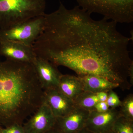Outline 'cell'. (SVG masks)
<instances>
[{"instance_id": "6", "label": "cell", "mask_w": 133, "mask_h": 133, "mask_svg": "<svg viewBox=\"0 0 133 133\" xmlns=\"http://www.w3.org/2000/svg\"><path fill=\"white\" fill-rule=\"evenodd\" d=\"M56 118L43 101L23 127L25 133H46L55 127Z\"/></svg>"}, {"instance_id": "18", "label": "cell", "mask_w": 133, "mask_h": 133, "mask_svg": "<svg viewBox=\"0 0 133 133\" xmlns=\"http://www.w3.org/2000/svg\"><path fill=\"white\" fill-rule=\"evenodd\" d=\"M2 133H25L22 125L15 124L2 129Z\"/></svg>"}, {"instance_id": "11", "label": "cell", "mask_w": 133, "mask_h": 133, "mask_svg": "<svg viewBox=\"0 0 133 133\" xmlns=\"http://www.w3.org/2000/svg\"><path fill=\"white\" fill-rule=\"evenodd\" d=\"M120 116L119 111L110 108L104 112H90L85 127L94 133H103L111 131L117 118Z\"/></svg>"}, {"instance_id": "14", "label": "cell", "mask_w": 133, "mask_h": 133, "mask_svg": "<svg viewBox=\"0 0 133 133\" xmlns=\"http://www.w3.org/2000/svg\"><path fill=\"white\" fill-rule=\"evenodd\" d=\"M76 107L90 112L95 105L99 102L97 93L84 91L74 100Z\"/></svg>"}, {"instance_id": "23", "label": "cell", "mask_w": 133, "mask_h": 133, "mask_svg": "<svg viewBox=\"0 0 133 133\" xmlns=\"http://www.w3.org/2000/svg\"><path fill=\"white\" fill-rule=\"evenodd\" d=\"M103 133H114L112 131H107V132H105Z\"/></svg>"}, {"instance_id": "15", "label": "cell", "mask_w": 133, "mask_h": 133, "mask_svg": "<svg viewBox=\"0 0 133 133\" xmlns=\"http://www.w3.org/2000/svg\"><path fill=\"white\" fill-rule=\"evenodd\" d=\"M111 131L114 133H133V121L120 116L114 122Z\"/></svg>"}, {"instance_id": "8", "label": "cell", "mask_w": 133, "mask_h": 133, "mask_svg": "<svg viewBox=\"0 0 133 133\" xmlns=\"http://www.w3.org/2000/svg\"><path fill=\"white\" fill-rule=\"evenodd\" d=\"M43 101L56 118L68 115L76 107L74 101L63 94L57 88L44 90Z\"/></svg>"}, {"instance_id": "12", "label": "cell", "mask_w": 133, "mask_h": 133, "mask_svg": "<svg viewBox=\"0 0 133 133\" xmlns=\"http://www.w3.org/2000/svg\"><path fill=\"white\" fill-rule=\"evenodd\" d=\"M63 94L72 100L84 91L82 81L79 77L62 74L57 87Z\"/></svg>"}, {"instance_id": "2", "label": "cell", "mask_w": 133, "mask_h": 133, "mask_svg": "<svg viewBox=\"0 0 133 133\" xmlns=\"http://www.w3.org/2000/svg\"><path fill=\"white\" fill-rule=\"evenodd\" d=\"M43 100L44 90L32 64L0 60V126L22 125Z\"/></svg>"}, {"instance_id": "20", "label": "cell", "mask_w": 133, "mask_h": 133, "mask_svg": "<svg viewBox=\"0 0 133 133\" xmlns=\"http://www.w3.org/2000/svg\"><path fill=\"white\" fill-rule=\"evenodd\" d=\"M100 102H106L107 100L108 92H101L97 93Z\"/></svg>"}, {"instance_id": "4", "label": "cell", "mask_w": 133, "mask_h": 133, "mask_svg": "<svg viewBox=\"0 0 133 133\" xmlns=\"http://www.w3.org/2000/svg\"><path fill=\"white\" fill-rule=\"evenodd\" d=\"M78 6L118 23L133 21V0H76Z\"/></svg>"}, {"instance_id": "9", "label": "cell", "mask_w": 133, "mask_h": 133, "mask_svg": "<svg viewBox=\"0 0 133 133\" xmlns=\"http://www.w3.org/2000/svg\"><path fill=\"white\" fill-rule=\"evenodd\" d=\"M0 55L9 60L31 64L37 57L33 46L11 41L0 43Z\"/></svg>"}, {"instance_id": "16", "label": "cell", "mask_w": 133, "mask_h": 133, "mask_svg": "<svg viewBox=\"0 0 133 133\" xmlns=\"http://www.w3.org/2000/svg\"><path fill=\"white\" fill-rule=\"evenodd\" d=\"M119 111L120 116L133 121V95H128L123 101H121Z\"/></svg>"}, {"instance_id": "17", "label": "cell", "mask_w": 133, "mask_h": 133, "mask_svg": "<svg viewBox=\"0 0 133 133\" xmlns=\"http://www.w3.org/2000/svg\"><path fill=\"white\" fill-rule=\"evenodd\" d=\"M121 101L118 95L113 90L108 92L107 99L106 102L109 108L116 109V108L120 106Z\"/></svg>"}, {"instance_id": "22", "label": "cell", "mask_w": 133, "mask_h": 133, "mask_svg": "<svg viewBox=\"0 0 133 133\" xmlns=\"http://www.w3.org/2000/svg\"><path fill=\"white\" fill-rule=\"evenodd\" d=\"M61 133L56 128L54 127V128L51 129L49 131H48L47 133Z\"/></svg>"}, {"instance_id": "5", "label": "cell", "mask_w": 133, "mask_h": 133, "mask_svg": "<svg viewBox=\"0 0 133 133\" xmlns=\"http://www.w3.org/2000/svg\"><path fill=\"white\" fill-rule=\"evenodd\" d=\"M44 15L32 18L8 28L0 29V43L11 41L33 46L43 31Z\"/></svg>"}, {"instance_id": "7", "label": "cell", "mask_w": 133, "mask_h": 133, "mask_svg": "<svg viewBox=\"0 0 133 133\" xmlns=\"http://www.w3.org/2000/svg\"><path fill=\"white\" fill-rule=\"evenodd\" d=\"M32 64L43 90L57 88L63 74L57 66L47 59L38 56Z\"/></svg>"}, {"instance_id": "13", "label": "cell", "mask_w": 133, "mask_h": 133, "mask_svg": "<svg viewBox=\"0 0 133 133\" xmlns=\"http://www.w3.org/2000/svg\"><path fill=\"white\" fill-rule=\"evenodd\" d=\"M79 77L83 83L84 91L98 93L119 88L118 85L100 76L87 75Z\"/></svg>"}, {"instance_id": "21", "label": "cell", "mask_w": 133, "mask_h": 133, "mask_svg": "<svg viewBox=\"0 0 133 133\" xmlns=\"http://www.w3.org/2000/svg\"><path fill=\"white\" fill-rule=\"evenodd\" d=\"M76 133H94L92 132L91 131H89L87 128L85 127L81 129V130H79L78 132H77Z\"/></svg>"}, {"instance_id": "10", "label": "cell", "mask_w": 133, "mask_h": 133, "mask_svg": "<svg viewBox=\"0 0 133 133\" xmlns=\"http://www.w3.org/2000/svg\"><path fill=\"white\" fill-rule=\"evenodd\" d=\"M90 112L76 107L69 114L56 118L55 127L61 133H76L85 127Z\"/></svg>"}, {"instance_id": "1", "label": "cell", "mask_w": 133, "mask_h": 133, "mask_svg": "<svg viewBox=\"0 0 133 133\" xmlns=\"http://www.w3.org/2000/svg\"><path fill=\"white\" fill-rule=\"evenodd\" d=\"M91 15L78 5L68 9L60 2L57 10L44 15L43 31L33 46L36 55L78 77L96 75L129 90L131 39L119 31L116 22Z\"/></svg>"}, {"instance_id": "24", "label": "cell", "mask_w": 133, "mask_h": 133, "mask_svg": "<svg viewBox=\"0 0 133 133\" xmlns=\"http://www.w3.org/2000/svg\"><path fill=\"white\" fill-rule=\"evenodd\" d=\"M2 128H1L0 127V133H2Z\"/></svg>"}, {"instance_id": "19", "label": "cell", "mask_w": 133, "mask_h": 133, "mask_svg": "<svg viewBox=\"0 0 133 133\" xmlns=\"http://www.w3.org/2000/svg\"><path fill=\"white\" fill-rule=\"evenodd\" d=\"M110 109L106 102H99L97 103L91 111H95L97 112H104ZM91 112V111H90Z\"/></svg>"}, {"instance_id": "3", "label": "cell", "mask_w": 133, "mask_h": 133, "mask_svg": "<svg viewBox=\"0 0 133 133\" xmlns=\"http://www.w3.org/2000/svg\"><path fill=\"white\" fill-rule=\"evenodd\" d=\"M45 0H0V29L45 14Z\"/></svg>"}]
</instances>
